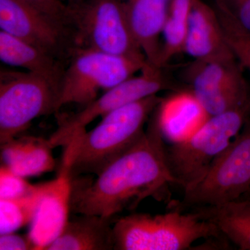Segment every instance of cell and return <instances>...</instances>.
Here are the masks:
<instances>
[{
    "label": "cell",
    "instance_id": "cell-1",
    "mask_svg": "<svg viewBox=\"0 0 250 250\" xmlns=\"http://www.w3.org/2000/svg\"><path fill=\"white\" fill-rule=\"evenodd\" d=\"M164 136L157 107L139 142L96 179H72V213L113 218L148 197L163 198L169 186L175 184L167 165Z\"/></svg>",
    "mask_w": 250,
    "mask_h": 250
},
{
    "label": "cell",
    "instance_id": "cell-2",
    "mask_svg": "<svg viewBox=\"0 0 250 250\" xmlns=\"http://www.w3.org/2000/svg\"><path fill=\"white\" fill-rule=\"evenodd\" d=\"M163 99L152 95L118 108L102 118L94 129L72 140L63 156L72 179L98 175L139 142Z\"/></svg>",
    "mask_w": 250,
    "mask_h": 250
},
{
    "label": "cell",
    "instance_id": "cell-3",
    "mask_svg": "<svg viewBox=\"0 0 250 250\" xmlns=\"http://www.w3.org/2000/svg\"><path fill=\"white\" fill-rule=\"evenodd\" d=\"M113 232L115 250H185L200 239L225 238L209 220L177 208L163 214L122 217L113 225Z\"/></svg>",
    "mask_w": 250,
    "mask_h": 250
},
{
    "label": "cell",
    "instance_id": "cell-4",
    "mask_svg": "<svg viewBox=\"0 0 250 250\" xmlns=\"http://www.w3.org/2000/svg\"><path fill=\"white\" fill-rule=\"evenodd\" d=\"M250 118V100L233 109L210 116L188 136L166 148L169 170L183 190L203 177Z\"/></svg>",
    "mask_w": 250,
    "mask_h": 250
},
{
    "label": "cell",
    "instance_id": "cell-5",
    "mask_svg": "<svg viewBox=\"0 0 250 250\" xmlns=\"http://www.w3.org/2000/svg\"><path fill=\"white\" fill-rule=\"evenodd\" d=\"M70 8L69 27L76 48L147 61L123 0H85Z\"/></svg>",
    "mask_w": 250,
    "mask_h": 250
},
{
    "label": "cell",
    "instance_id": "cell-6",
    "mask_svg": "<svg viewBox=\"0 0 250 250\" xmlns=\"http://www.w3.org/2000/svg\"><path fill=\"white\" fill-rule=\"evenodd\" d=\"M250 190V118L241 131L212 163L206 173L184 190L172 208L182 211L241 199Z\"/></svg>",
    "mask_w": 250,
    "mask_h": 250
},
{
    "label": "cell",
    "instance_id": "cell-7",
    "mask_svg": "<svg viewBox=\"0 0 250 250\" xmlns=\"http://www.w3.org/2000/svg\"><path fill=\"white\" fill-rule=\"evenodd\" d=\"M147 62L90 49L76 48L60 87L61 108L67 104L85 105L141 72Z\"/></svg>",
    "mask_w": 250,
    "mask_h": 250
},
{
    "label": "cell",
    "instance_id": "cell-8",
    "mask_svg": "<svg viewBox=\"0 0 250 250\" xmlns=\"http://www.w3.org/2000/svg\"><path fill=\"white\" fill-rule=\"evenodd\" d=\"M60 93L31 72H0V145L17 137L36 118L60 110Z\"/></svg>",
    "mask_w": 250,
    "mask_h": 250
},
{
    "label": "cell",
    "instance_id": "cell-9",
    "mask_svg": "<svg viewBox=\"0 0 250 250\" xmlns=\"http://www.w3.org/2000/svg\"><path fill=\"white\" fill-rule=\"evenodd\" d=\"M166 67L146 64L139 76L132 77L104 92L102 96L85 105L77 113L60 117L58 128L49 138L52 147H66L79 135L86 131V126L98 118L129 104L158 95L163 90H178L165 71Z\"/></svg>",
    "mask_w": 250,
    "mask_h": 250
},
{
    "label": "cell",
    "instance_id": "cell-10",
    "mask_svg": "<svg viewBox=\"0 0 250 250\" xmlns=\"http://www.w3.org/2000/svg\"><path fill=\"white\" fill-rule=\"evenodd\" d=\"M0 29L67 65L76 49L70 27L22 0H0Z\"/></svg>",
    "mask_w": 250,
    "mask_h": 250
},
{
    "label": "cell",
    "instance_id": "cell-11",
    "mask_svg": "<svg viewBox=\"0 0 250 250\" xmlns=\"http://www.w3.org/2000/svg\"><path fill=\"white\" fill-rule=\"evenodd\" d=\"M243 70L236 58L194 61L187 72L188 88L208 116L220 114L250 100Z\"/></svg>",
    "mask_w": 250,
    "mask_h": 250
},
{
    "label": "cell",
    "instance_id": "cell-12",
    "mask_svg": "<svg viewBox=\"0 0 250 250\" xmlns=\"http://www.w3.org/2000/svg\"><path fill=\"white\" fill-rule=\"evenodd\" d=\"M72 188L68 164L63 158L58 176L51 181L30 224L28 235L36 250H46L66 225L71 212Z\"/></svg>",
    "mask_w": 250,
    "mask_h": 250
},
{
    "label": "cell",
    "instance_id": "cell-13",
    "mask_svg": "<svg viewBox=\"0 0 250 250\" xmlns=\"http://www.w3.org/2000/svg\"><path fill=\"white\" fill-rule=\"evenodd\" d=\"M183 52L197 62L236 58L213 5L193 0Z\"/></svg>",
    "mask_w": 250,
    "mask_h": 250
},
{
    "label": "cell",
    "instance_id": "cell-14",
    "mask_svg": "<svg viewBox=\"0 0 250 250\" xmlns=\"http://www.w3.org/2000/svg\"><path fill=\"white\" fill-rule=\"evenodd\" d=\"M123 1L130 25L147 62L161 67V36L172 0Z\"/></svg>",
    "mask_w": 250,
    "mask_h": 250
},
{
    "label": "cell",
    "instance_id": "cell-15",
    "mask_svg": "<svg viewBox=\"0 0 250 250\" xmlns=\"http://www.w3.org/2000/svg\"><path fill=\"white\" fill-rule=\"evenodd\" d=\"M0 59L7 65L22 67L42 77L60 93L62 77L67 66L62 61L1 30Z\"/></svg>",
    "mask_w": 250,
    "mask_h": 250
},
{
    "label": "cell",
    "instance_id": "cell-16",
    "mask_svg": "<svg viewBox=\"0 0 250 250\" xmlns=\"http://www.w3.org/2000/svg\"><path fill=\"white\" fill-rule=\"evenodd\" d=\"M112 219L88 214L70 218L46 250H115Z\"/></svg>",
    "mask_w": 250,
    "mask_h": 250
},
{
    "label": "cell",
    "instance_id": "cell-17",
    "mask_svg": "<svg viewBox=\"0 0 250 250\" xmlns=\"http://www.w3.org/2000/svg\"><path fill=\"white\" fill-rule=\"evenodd\" d=\"M0 146L4 165L25 178L52 172L57 165L49 139L17 136Z\"/></svg>",
    "mask_w": 250,
    "mask_h": 250
},
{
    "label": "cell",
    "instance_id": "cell-18",
    "mask_svg": "<svg viewBox=\"0 0 250 250\" xmlns=\"http://www.w3.org/2000/svg\"><path fill=\"white\" fill-rule=\"evenodd\" d=\"M190 210L214 224L238 249L250 250V200L239 199Z\"/></svg>",
    "mask_w": 250,
    "mask_h": 250
},
{
    "label": "cell",
    "instance_id": "cell-19",
    "mask_svg": "<svg viewBox=\"0 0 250 250\" xmlns=\"http://www.w3.org/2000/svg\"><path fill=\"white\" fill-rule=\"evenodd\" d=\"M158 113L164 134H192L209 116L189 88L176 90L168 98L163 99Z\"/></svg>",
    "mask_w": 250,
    "mask_h": 250
},
{
    "label": "cell",
    "instance_id": "cell-20",
    "mask_svg": "<svg viewBox=\"0 0 250 250\" xmlns=\"http://www.w3.org/2000/svg\"><path fill=\"white\" fill-rule=\"evenodd\" d=\"M50 182L36 184L30 192L15 199H0V234L30 225Z\"/></svg>",
    "mask_w": 250,
    "mask_h": 250
},
{
    "label": "cell",
    "instance_id": "cell-21",
    "mask_svg": "<svg viewBox=\"0 0 250 250\" xmlns=\"http://www.w3.org/2000/svg\"><path fill=\"white\" fill-rule=\"evenodd\" d=\"M193 0H172L161 36L160 66L184 51Z\"/></svg>",
    "mask_w": 250,
    "mask_h": 250
},
{
    "label": "cell",
    "instance_id": "cell-22",
    "mask_svg": "<svg viewBox=\"0 0 250 250\" xmlns=\"http://www.w3.org/2000/svg\"><path fill=\"white\" fill-rule=\"evenodd\" d=\"M215 9L230 48L242 67L248 70L250 73V36L242 30L228 15L216 8Z\"/></svg>",
    "mask_w": 250,
    "mask_h": 250
},
{
    "label": "cell",
    "instance_id": "cell-23",
    "mask_svg": "<svg viewBox=\"0 0 250 250\" xmlns=\"http://www.w3.org/2000/svg\"><path fill=\"white\" fill-rule=\"evenodd\" d=\"M25 177L15 173L7 166L0 167V199H15L24 196L34 189Z\"/></svg>",
    "mask_w": 250,
    "mask_h": 250
},
{
    "label": "cell",
    "instance_id": "cell-24",
    "mask_svg": "<svg viewBox=\"0 0 250 250\" xmlns=\"http://www.w3.org/2000/svg\"><path fill=\"white\" fill-rule=\"evenodd\" d=\"M213 6L228 15L250 36V0H213Z\"/></svg>",
    "mask_w": 250,
    "mask_h": 250
},
{
    "label": "cell",
    "instance_id": "cell-25",
    "mask_svg": "<svg viewBox=\"0 0 250 250\" xmlns=\"http://www.w3.org/2000/svg\"><path fill=\"white\" fill-rule=\"evenodd\" d=\"M26 3L69 27L70 8L61 0H22Z\"/></svg>",
    "mask_w": 250,
    "mask_h": 250
},
{
    "label": "cell",
    "instance_id": "cell-26",
    "mask_svg": "<svg viewBox=\"0 0 250 250\" xmlns=\"http://www.w3.org/2000/svg\"><path fill=\"white\" fill-rule=\"evenodd\" d=\"M1 250H36L35 245L29 235L8 233L0 234Z\"/></svg>",
    "mask_w": 250,
    "mask_h": 250
},
{
    "label": "cell",
    "instance_id": "cell-27",
    "mask_svg": "<svg viewBox=\"0 0 250 250\" xmlns=\"http://www.w3.org/2000/svg\"><path fill=\"white\" fill-rule=\"evenodd\" d=\"M67 4L69 6H75V5L80 4V3L83 2L85 0H67Z\"/></svg>",
    "mask_w": 250,
    "mask_h": 250
},
{
    "label": "cell",
    "instance_id": "cell-28",
    "mask_svg": "<svg viewBox=\"0 0 250 250\" xmlns=\"http://www.w3.org/2000/svg\"><path fill=\"white\" fill-rule=\"evenodd\" d=\"M241 199H243V200H250V191L247 192L246 195H245L244 196L242 197ZM238 200H239V199H238Z\"/></svg>",
    "mask_w": 250,
    "mask_h": 250
}]
</instances>
